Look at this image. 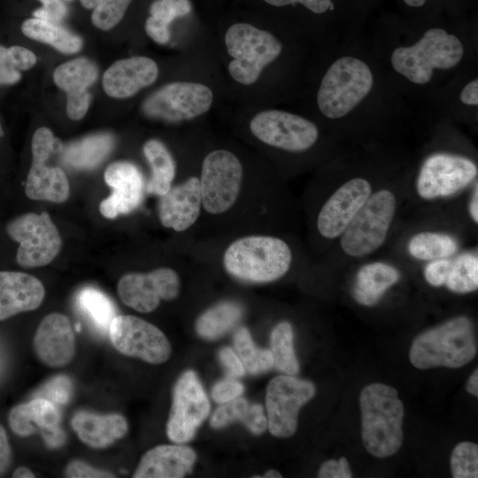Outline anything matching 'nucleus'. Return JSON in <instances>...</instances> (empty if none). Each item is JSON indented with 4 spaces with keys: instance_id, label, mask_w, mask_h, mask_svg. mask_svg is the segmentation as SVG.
<instances>
[{
    "instance_id": "052dcab7",
    "label": "nucleus",
    "mask_w": 478,
    "mask_h": 478,
    "mask_svg": "<svg viewBox=\"0 0 478 478\" xmlns=\"http://www.w3.org/2000/svg\"><path fill=\"white\" fill-rule=\"evenodd\" d=\"M466 390L468 393L477 397L478 396V370L475 369L470 375L467 383Z\"/></svg>"
},
{
    "instance_id": "69168bd1",
    "label": "nucleus",
    "mask_w": 478,
    "mask_h": 478,
    "mask_svg": "<svg viewBox=\"0 0 478 478\" xmlns=\"http://www.w3.org/2000/svg\"><path fill=\"white\" fill-rule=\"evenodd\" d=\"M427 0H404V2L412 7H420L422 6Z\"/></svg>"
},
{
    "instance_id": "49530a36",
    "label": "nucleus",
    "mask_w": 478,
    "mask_h": 478,
    "mask_svg": "<svg viewBox=\"0 0 478 478\" xmlns=\"http://www.w3.org/2000/svg\"><path fill=\"white\" fill-rule=\"evenodd\" d=\"M65 476L68 478H109L115 477L110 472L97 469L82 460L71 461L66 467Z\"/></svg>"
},
{
    "instance_id": "20e7f679",
    "label": "nucleus",
    "mask_w": 478,
    "mask_h": 478,
    "mask_svg": "<svg viewBox=\"0 0 478 478\" xmlns=\"http://www.w3.org/2000/svg\"><path fill=\"white\" fill-rule=\"evenodd\" d=\"M461 41L442 28H430L413 45L398 47L391 54L396 72L415 84H426L434 69H451L462 59Z\"/></svg>"
},
{
    "instance_id": "de8ad7c7",
    "label": "nucleus",
    "mask_w": 478,
    "mask_h": 478,
    "mask_svg": "<svg viewBox=\"0 0 478 478\" xmlns=\"http://www.w3.org/2000/svg\"><path fill=\"white\" fill-rule=\"evenodd\" d=\"M42 6L36 9L33 15L35 18L58 23L67 14V7L63 0H39Z\"/></svg>"
},
{
    "instance_id": "a211bd4d",
    "label": "nucleus",
    "mask_w": 478,
    "mask_h": 478,
    "mask_svg": "<svg viewBox=\"0 0 478 478\" xmlns=\"http://www.w3.org/2000/svg\"><path fill=\"white\" fill-rule=\"evenodd\" d=\"M371 193V184L364 178H352L341 185L320 210L317 228L320 235L328 239L340 236Z\"/></svg>"
},
{
    "instance_id": "864d4df0",
    "label": "nucleus",
    "mask_w": 478,
    "mask_h": 478,
    "mask_svg": "<svg viewBox=\"0 0 478 478\" xmlns=\"http://www.w3.org/2000/svg\"><path fill=\"white\" fill-rule=\"evenodd\" d=\"M144 27L146 34L157 43L168 42L170 39L169 26L150 16L146 19Z\"/></svg>"
},
{
    "instance_id": "aec40b11",
    "label": "nucleus",
    "mask_w": 478,
    "mask_h": 478,
    "mask_svg": "<svg viewBox=\"0 0 478 478\" xmlns=\"http://www.w3.org/2000/svg\"><path fill=\"white\" fill-rule=\"evenodd\" d=\"M33 343L38 358L48 366L67 365L75 353V338L69 319L58 312L45 316L36 329Z\"/></svg>"
},
{
    "instance_id": "1a4fd4ad",
    "label": "nucleus",
    "mask_w": 478,
    "mask_h": 478,
    "mask_svg": "<svg viewBox=\"0 0 478 478\" xmlns=\"http://www.w3.org/2000/svg\"><path fill=\"white\" fill-rule=\"evenodd\" d=\"M8 235L19 243L16 259L25 267L43 266L50 263L61 248V238L50 215L25 213L6 227Z\"/></svg>"
},
{
    "instance_id": "4be33fe9",
    "label": "nucleus",
    "mask_w": 478,
    "mask_h": 478,
    "mask_svg": "<svg viewBox=\"0 0 478 478\" xmlns=\"http://www.w3.org/2000/svg\"><path fill=\"white\" fill-rule=\"evenodd\" d=\"M158 74L156 62L146 57H132L113 63L103 75L104 92L114 98L133 96L152 84Z\"/></svg>"
},
{
    "instance_id": "2f4dec72",
    "label": "nucleus",
    "mask_w": 478,
    "mask_h": 478,
    "mask_svg": "<svg viewBox=\"0 0 478 478\" xmlns=\"http://www.w3.org/2000/svg\"><path fill=\"white\" fill-rule=\"evenodd\" d=\"M97 74V67L93 62L78 58L58 66L53 73V81L68 94L88 90L96 81Z\"/></svg>"
},
{
    "instance_id": "09e8293b",
    "label": "nucleus",
    "mask_w": 478,
    "mask_h": 478,
    "mask_svg": "<svg viewBox=\"0 0 478 478\" xmlns=\"http://www.w3.org/2000/svg\"><path fill=\"white\" fill-rule=\"evenodd\" d=\"M20 78L21 73L13 64L8 48L0 45V85L17 83Z\"/></svg>"
},
{
    "instance_id": "37998d69",
    "label": "nucleus",
    "mask_w": 478,
    "mask_h": 478,
    "mask_svg": "<svg viewBox=\"0 0 478 478\" xmlns=\"http://www.w3.org/2000/svg\"><path fill=\"white\" fill-rule=\"evenodd\" d=\"M244 390L243 385L235 378L227 377L218 382L212 388V397L219 404H224L240 397Z\"/></svg>"
},
{
    "instance_id": "6ab92c4d",
    "label": "nucleus",
    "mask_w": 478,
    "mask_h": 478,
    "mask_svg": "<svg viewBox=\"0 0 478 478\" xmlns=\"http://www.w3.org/2000/svg\"><path fill=\"white\" fill-rule=\"evenodd\" d=\"M104 181L112 188V194L100 205L101 214L114 219L136 209L143 197L144 181L141 171L126 161L112 163L104 171Z\"/></svg>"
},
{
    "instance_id": "6e6d98bb",
    "label": "nucleus",
    "mask_w": 478,
    "mask_h": 478,
    "mask_svg": "<svg viewBox=\"0 0 478 478\" xmlns=\"http://www.w3.org/2000/svg\"><path fill=\"white\" fill-rule=\"evenodd\" d=\"M320 478H343L338 460L329 459L325 461L318 473Z\"/></svg>"
},
{
    "instance_id": "bf43d9fd",
    "label": "nucleus",
    "mask_w": 478,
    "mask_h": 478,
    "mask_svg": "<svg viewBox=\"0 0 478 478\" xmlns=\"http://www.w3.org/2000/svg\"><path fill=\"white\" fill-rule=\"evenodd\" d=\"M469 212L472 217V220L474 223H478V189L477 183H475V188L473 192L470 204H469Z\"/></svg>"
},
{
    "instance_id": "2eb2a0df",
    "label": "nucleus",
    "mask_w": 478,
    "mask_h": 478,
    "mask_svg": "<svg viewBox=\"0 0 478 478\" xmlns=\"http://www.w3.org/2000/svg\"><path fill=\"white\" fill-rule=\"evenodd\" d=\"M477 173L476 165L466 157L436 153L422 164L416 190L426 200L449 197L465 189Z\"/></svg>"
},
{
    "instance_id": "7ed1b4c3",
    "label": "nucleus",
    "mask_w": 478,
    "mask_h": 478,
    "mask_svg": "<svg viewBox=\"0 0 478 478\" xmlns=\"http://www.w3.org/2000/svg\"><path fill=\"white\" fill-rule=\"evenodd\" d=\"M475 354L473 324L468 318L459 316L419 335L411 345L409 358L419 369L458 368Z\"/></svg>"
},
{
    "instance_id": "393cba45",
    "label": "nucleus",
    "mask_w": 478,
    "mask_h": 478,
    "mask_svg": "<svg viewBox=\"0 0 478 478\" xmlns=\"http://www.w3.org/2000/svg\"><path fill=\"white\" fill-rule=\"evenodd\" d=\"M72 427L79 438L93 448H105L127 432V422L120 414H97L81 411L72 419Z\"/></svg>"
},
{
    "instance_id": "4468645a",
    "label": "nucleus",
    "mask_w": 478,
    "mask_h": 478,
    "mask_svg": "<svg viewBox=\"0 0 478 478\" xmlns=\"http://www.w3.org/2000/svg\"><path fill=\"white\" fill-rule=\"evenodd\" d=\"M250 129L260 142L292 152L307 150L319 137V130L314 123L280 110H266L257 113L250 122Z\"/></svg>"
},
{
    "instance_id": "412c9836",
    "label": "nucleus",
    "mask_w": 478,
    "mask_h": 478,
    "mask_svg": "<svg viewBox=\"0 0 478 478\" xmlns=\"http://www.w3.org/2000/svg\"><path fill=\"white\" fill-rule=\"evenodd\" d=\"M201 207L200 181L192 176L160 197L158 218L164 227L182 232L197 220Z\"/></svg>"
},
{
    "instance_id": "79ce46f5",
    "label": "nucleus",
    "mask_w": 478,
    "mask_h": 478,
    "mask_svg": "<svg viewBox=\"0 0 478 478\" xmlns=\"http://www.w3.org/2000/svg\"><path fill=\"white\" fill-rule=\"evenodd\" d=\"M73 385L65 375L57 376L48 382L41 389L39 397H43L57 405L66 404L72 395Z\"/></svg>"
},
{
    "instance_id": "58836bf2",
    "label": "nucleus",
    "mask_w": 478,
    "mask_h": 478,
    "mask_svg": "<svg viewBox=\"0 0 478 478\" xmlns=\"http://www.w3.org/2000/svg\"><path fill=\"white\" fill-rule=\"evenodd\" d=\"M451 469L454 478H477V444L471 442L457 444L451 455Z\"/></svg>"
},
{
    "instance_id": "e2e57ef3",
    "label": "nucleus",
    "mask_w": 478,
    "mask_h": 478,
    "mask_svg": "<svg viewBox=\"0 0 478 478\" xmlns=\"http://www.w3.org/2000/svg\"><path fill=\"white\" fill-rule=\"evenodd\" d=\"M338 462H339L340 467L342 469L343 478H351V477H352V474H351V468H350L347 459L344 458V457H342V458H340L338 459Z\"/></svg>"
},
{
    "instance_id": "39448f33",
    "label": "nucleus",
    "mask_w": 478,
    "mask_h": 478,
    "mask_svg": "<svg viewBox=\"0 0 478 478\" xmlns=\"http://www.w3.org/2000/svg\"><path fill=\"white\" fill-rule=\"evenodd\" d=\"M374 76L369 66L353 57L335 60L324 74L317 104L329 119H340L352 111L371 91Z\"/></svg>"
},
{
    "instance_id": "dca6fc26",
    "label": "nucleus",
    "mask_w": 478,
    "mask_h": 478,
    "mask_svg": "<svg viewBox=\"0 0 478 478\" xmlns=\"http://www.w3.org/2000/svg\"><path fill=\"white\" fill-rule=\"evenodd\" d=\"M55 147L56 139L50 129L45 127L36 129L32 138V164L25 186V193L30 199L62 203L68 198L69 182L65 172L46 165Z\"/></svg>"
},
{
    "instance_id": "4c0bfd02",
    "label": "nucleus",
    "mask_w": 478,
    "mask_h": 478,
    "mask_svg": "<svg viewBox=\"0 0 478 478\" xmlns=\"http://www.w3.org/2000/svg\"><path fill=\"white\" fill-rule=\"evenodd\" d=\"M447 288L455 293H469L478 288V258L474 253H463L451 261L445 281Z\"/></svg>"
},
{
    "instance_id": "f03ea898",
    "label": "nucleus",
    "mask_w": 478,
    "mask_h": 478,
    "mask_svg": "<svg viewBox=\"0 0 478 478\" xmlns=\"http://www.w3.org/2000/svg\"><path fill=\"white\" fill-rule=\"evenodd\" d=\"M292 252L282 239L248 235L234 241L225 251L223 265L233 277L252 283H266L282 277L289 269Z\"/></svg>"
},
{
    "instance_id": "c85d7f7f",
    "label": "nucleus",
    "mask_w": 478,
    "mask_h": 478,
    "mask_svg": "<svg viewBox=\"0 0 478 478\" xmlns=\"http://www.w3.org/2000/svg\"><path fill=\"white\" fill-rule=\"evenodd\" d=\"M235 421H241L256 435L264 433L267 428L266 415L263 406L258 404H250L245 398L240 397L221 404L212 416L211 426L214 428H221Z\"/></svg>"
},
{
    "instance_id": "c9c22d12",
    "label": "nucleus",
    "mask_w": 478,
    "mask_h": 478,
    "mask_svg": "<svg viewBox=\"0 0 478 478\" xmlns=\"http://www.w3.org/2000/svg\"><path fill=\"white\" fill-rule=\"evenodd\" d=\"M235 352L250 374H257L274 366V359L269 350L258 348L245 328H240L234 335Z\"/></svg>"
},
{
    "instance_id": "9d476101",
    "label": "nucleus",
    "mask_w": 478,
    "mask_h": 478,
    "mask_svg": "<svg viewBox=\"0 0 478 478\" xmlns=\"http://www.w3.org/2000/svg\"><path fill=\"white\" fill-rule=\"evenodd\" d=\"M212 99V91L206 85L176 81L151 94L143 102L142 110L148 117L178 122L203 115L211 108Z\"/></svg>"
},
{
    "instance_id": "a18cd8bd",
    "label": "nucleus",
    "mask_w": 478,
    "mask_h": 478,
    "mask_svg": "<svg viewBox=\"0 0 478 478\" xmlns=\"http://www.w3.org/2000/svg\"><path fill=\"white\" fill-rule=\"evenodd\" d=\"M90 102L89 90L68 93L66 96V113L73 120L82 119L87 113Z\"/></svg>"
},
{
    "instance_id": "13d9d810",
    "label": "nucleus",
    "mask_w": 478,
    "mask_h": 478,
    "mask_svg": "<svg viewBox=\"0 0 478 478\" xmlns=\"http://www.w3.org/2000/svg\"><path fill=\"white\" fill-rule=\"evenodd\" d=\"M45 444L50 448H58L62 446L66 440L64 430L58 427L42 435Z\"/></svg>"
},
{
    "instance_id": "473e14b6",
    "label": "nucleus",
    "mask_w": 478,
    "mask_h": 478,
    "mask_svg": "<svg viewBox=\"0 0 478 478\" xmlns=\"http://www.w3.org/2000/svg\"><path fill=\"white\" fill-rule=\"evenodd\" d=\"M243 310L233 302H223L204 312L197 321V334L205 339H216L231 329L241 319Z\"/></svg>"
},
{
    "instance_id": "6e6552de",
    "label": "nucleus",
    "mask_w": 478,
    "mask_h": 478,
    "mask_svg": "<svg viewBox=\"0 0 478 478\" xmlns=\"http://www.w3.org/2000/svg\"><path fill=\"white\" fill-rule=\"evenodd\" d=\"M243 176L242 163L231 151L215 150L207 154L199 178L204 209L212 215L228 211L238 198Z\"/></svg>"
},
{
    "instance_id": "f8f14e48",
    "label": "nucleus",
    "mask_w": 478,
    "mask_h": 478,
    "mask_svg": "<svg viewBox=\"0 0 478 478\" xmlns=\"http://www.w3.org/2000/svg\"><path fill=\"white\" fill-rule=\"evenodd\" d=\"M208 397L195 372L188 370L177 380L173 391L166 435L176 443L190 441L210 413Z\"/></svg>"
},
{
    "instance_id": "f3484780",
    "label": "nucleus",
    "mask_w": 478,
    "mask_h": 478,
    "mask_svg": "<svg viewBox=\"0 0 478 478\" xmlns=\"http://www.w3.org/2000/svg\"><path fill=\"white\" fill-rule=\"evenodd\" d=\"M181 281L172 268L160 267L149 273H129L123 275L117 286L124 305L140 312H150L160 300H173L179 295Z\"/></svg>"
},
{
    "instance_id": "8fccbe9b",
    "label": "nucleus",
    "mask_w": 478,
    "mask_h": 478,
    "mask_svg": "<svg viewBox=\"0 0 478 478\" xmlns=\"http://www.w3.org/2000/svg\"><path fill=\"white\" fill-rule=\"evenodd\" d=\"M219 358L226 369L228 377L239 378L245 373V368L235 351L229 347L222 348L219 352Z\"/></svg>"
},
{
    "instance_id": "a19ab883",
    "label": "nucleus",
    "mask_w": 478,
    "mask_h": 478,
    "mask_svg": "<svg viewBox=\"0 0 478 478\" xmlns=\"http://www.w3.org/2000/svg\"><path fill=\"white\" fill-rule=\"evenodd\" d=\"M190 12L189 0H155L150 7V16L167 26L173 19L186 16Z\"/></svg>"
},
{
    "instance_id": "5701e85b",
    "label": "nucleus",
    "mask_w": 478,
    "mask_h": 478,
    "mask_svg": "<svg viewBox=\"0 0 478 478\" xmlns=\"http://www.w3.org/2000/svg\"><path fill=\"white\" fill-rule=\"evenodd\" d=\"M44 296V287L36 277L22 272L1 271L0 320L35 310Z\"/></svg>"
},
{
    "instance_id": "c756f323",
    "label": "nucleus",
    "mask_w": 478,
    "mask_h": 478,
    "mask_svg": "<svg viewBox=\"0 0 478 478\" xmlns=\"http://www.w3.org/2000/svg\"><path fill=\"white\" fill-rule=\"evenodd\" d=\"M143 150L151 169L146 191L161 197L172 187L175 176L174 160L166 147L156 139L147 141Z\"/></svg>"
},
{
    "instance_id": "e433bc0d",
    "label": "nucleus",
    "mask_w": 478,
    "mask_h": 478,
    "mask_svg": "<svg viewBox=\"0 0 478 478\" xmlns=\"http://www.w3.org/2000/svg\"><path fill=\"white\" fill-rule=\"evenodd\" d=\"M78 302L93 324L101 330L109 329L116 311L113 303L105 294L94 288H85L80 292Z\"/></svg>"
},
{
    "instance_id": "603ef678",
    "label": "nucleus",
    "mask_w": 478,
    "mask_h": 478,
    "mask_svg": "<svg viewBox=\"0 0 478 478\" xmlns=\"http://www.w3.org/2000/svg\"><path fill=\"white\" fill-rule=\"evenodd\" d=\"M8 50L13 64L19 71L27 70L36 63L35 53L25 47L14 45L8 48Z\"/></svg>"
},
{
    "instance_id": "72a5a7b5",
    "label": "nucleus",
    "mask_w": 478,
    "mask_h": 478,
    "mask_svg": "<svg viewBox=\"0 0 478 478\" xmlns=\"http://www.w3.org/2000/svg\"><path fill=\"white\" fill-rule=\"evenodd\" d=\"M459 249L455 238L436 232H420L413 235L408 243L411 256L420 260L448 258Z\"/></svg>"
},
{
    "instance_id": "5fc2aeb1",
    "label": "nucleus",
    "mask_w": 478,
    "mask_h": 478,
    "mask_svg": "<svg viewBox=\"0 0 478 478\" xmlns=\"http://www.w3.org/2000/svg\"><path fill=\"white\" fill-rule=\"evenodd\" d=\"M11 462V448L4 428L0 425V474L9 466Z\"/></svg>"
},
{
    "instance_id": "ea45409f",
    "label": "nucleus",
    "mask_w": 478,
    "mask_h": 478,
    "mask_svg": "<svg viewBox=\"0 0 478 478\" xmlns=\"http://www.w3.org/2000/svg\"><path fill=\"white\" fill-rule=\"evenodd\" d=\"M132 0H99L91 15L93 25L109 30L122 19Z\"/></svg>"
},
{
    "instance_id": "4d7b16f0",
    "label": "nucleus",
    "mask_w": 478,
    "mask_h": 478,
    "mask_svg": "<svg viewBox=\"0 0 478 478\" xmlns=\"http://www.w3.org/2000/svg\"><path fill=\"white\" fill-rule=\"evenodd\" d=\"M460 100L467 105L478 104V81L474 79L467 83L460 93Z\"/></svg>"
},
{
    "instance_id": "0eeeda50",
    "label": "nucleus",
    "mask_w": 478,
    "mask_h": 478,
    "mask_svg": "<svg viewBox=\"0 0 478 478\" xmlns=\"http://www.w3.org/2000/svg\"><path fill=\"white\" fill-rule=\"evenodd\" d=\"M397 209L395 194L387 189L371 193L341 235L343 252L352 258L369 255L385 242Z\"/></svg>"
},
{
    "instance_id": "a878e982",
    "label": "nucleus",
    "mask_w": 478,
    "mask_h": 478,
    "mask_svg": "<svg viewBox=\"0 0 478 478\" xmlns=\"http://www.w3.org/2000/svg\"><path fill=\"white\" fill-rule=\"evenodd\" d=\"M9 425L19 436L40 430L41 435L60 427L61 416L56 404L43 397L14 406L9 413Z\"/></svg>"
},
{
    "instance_id": "b1692460",
    "label": "nucleus",
    "mask_w": 478,
    "mask_h": 478,
    "mask_svg": "<svg viewBox=\"0 0 478 478\" xmlns=\"http://www.w3.org/2000/svg\"><path fill=\"white\" fill-rule=\"evenodd\" d=\"M196 452L181 444L158 445L141 459L134 478H181L196 462Z\"/></svg>"
},
{
    "instance_id": "774afa93",
    "label": "nucleus",
    "mask_w": 478,
    "mask_h": 478,
    "mask_svg": "<svg viewBox=\"0 0 478 478\" xmlns=\"http://www.w3.org/2000/svg\"><path fill=\"white\" fill-rule=\"evenodd\" d=\"M4 135V131L0 124V137Z\"/></svg>"
},
{
    "instance_id": "0e129e2a",
    "label": "nucleus",
    "mask_w": 478,
    "mask_h": 478,
    "mask_svg": "<svg viewBox=\"0 0 478 478\" xmlns=\"http://www.w3.org/2000/svg\"><path fill=\"white\" fill-rule=\"evenodd\" d=\"M65 1H73V0H65ZM82 6L86 9H92L94 8L99 0H80Z\"/></svg>"
},
{
    "instance_id": "cd10ccee",
    "label": "nucleus",
    "mask_w": 478,
    "mask_h": 478,
    "mask_svg": "<svg viewBox=\"0 0 478 478\" xmlns=\"http://www.w3.org/2000/svg\"><path fill=\"white\" fill-rule=\"evenodd\" d=\"M114 139L110 134L101 133L73 142L62 149V159L75 169H92L111 152Z\"/></svg>"
},
{
    "instance_id": "bb28decb",
    "label": "nucleus",
    "mask_w": 478,
    "mask_h": 478,
    "mask_svg": "<svg viewBox=\"0 0 478 478\" xmlns=\"http://www.w3.org/2000/svg\"><path fill=\"white\" fill-rule=\"evenodd\" d=\"M399 277V272L391 265L383 262L366 264L357 274L354 298L360 305H374Z\"/></svg>"
},
{
    "instance_id": "f704fd0d",
    "label": "nucleus",
    "mask_w": 478,
    "mask_h": 478,
    "mask_svg": "<svg viewBox=\"0 0 478 478\" xmlns=\"http://www.w3.org/2000/svg\"><path fill=\"white\" fill-rule=\"evenodd\" d=\"M274 366L284 374L296 375L299 364L293 346V330L290 323L281 321L272 330L270 336Z\"/></svg>"
},
{
    "instance_id": "680f3d73",
    "label": "nucleus",
    "mask_w": 478,
    "mask_h": 478,
    "mask_svg": "<svg viewBox=\"0 0 478 478\" xmlns=\"http://www.w3.org/2000/svg\"><path fill=\"white\" fill-rule=\"evenodd\" d=\"M13 478H34L35 477L33 472L25 466L18 467L12 474Z\"/></svg>"
},
{
    "instance_id": "c03bdc74",
    "label": "nucleus",
    "mask_w": 478,
    "mask_h": 478,
    "mask_svg": "<svg viewBox=\"0 0 478 478\" xmlns=\"http://www.w3.org/2000/svg\"><path fill=\"white\" fill-rule=\"evenodd\" d=\"M451 266V260L449 258L430 260L424 269L425 280L434 287L444 285Z\"/></svg>"
},
{
    "instance_id": "7c9ffc66",
    "label": "nucleus",
    "mask_w": 478,
    "mask_h": 478,
    "mask_svg": "<svg viewBox=\"0 0 478 478\" xmlns=\"http://www.w3.org/2000/svg\"><path fill=\"white\" fill-rule=\"evenodd\" d=\"M21 31L28 38L50 44L66 54L78 52L82 47L81 38L58 23L31 18L22 23Z\"/></svg>"
},
{
    "instance_id": "9b49d317",
    "label": "nucleus",
    "mask_w": 478,
    "mask_h": 478,
    "mask_svg": "<svg viewBox=\"0 0 478 478\" xmlns=\"http://www.w3.org/2000/svg\"><path fill=\"white\" fill-rule=\"evenodd\" d=\"M314 394L315 387L311 382L288 374L273 378L266 393L269 432L281 438L293 436L300 409Z\"/></svg>"
},
{
    "instance_id": "ddd939ff",
    "label": "nucleus",
    "mask_w": 478,
    "mask_h": 478,
    "mask_svg": "<svg viewBox=\"0 0 478 478\" xmlns=\"http://www.w3.org/2000/svg\"><path fill=\"white\" fill-rule=\"evenodd\" d=\"M108 330L112 343L124 355L150 364L164 363L171 355V344L165 334L141 318L116 315Z\"/></svg>"
},
{
    "instance_id": "f257e3e1",
    "label": "nucleus",
    "mask_w": 478,
    "mask_h": 478,
    "mask_svg": "<svg viewBox=\"0 0 478 478\" xmlns=\"http://www.w3.org/2000/svg\"><path fill=\"white\" fill-rule=\"evenodd\" d=\"M361 436L376 458L395 454L402 445L404 405L396 389L383 383L366 386L359 396Z\"/></svg>"
},
{
    "instance_id": "423d86ee",
    "label": "nucleus",
    "mask_w": 478,
    "mask_h": 478,
    "mask_svg": "<svg viewBox=\"0 0 478 478\" xmlns=\"http://www.w3.org/2000/svg\"><path fill=\"white\" fill-rule=\"evenodd\" d=\"M225 43L233 58L232 78L243 85L255 83L263 69L281 53L282 44L273 34L248 23H235L226 32Z\"/></svg>"
},
{
    "instance_id": "338daca9",
    "label": "nucleus",
    "mask_w": 478,
    "mask_h": 478,
    "mask_svg": "<svg viewBox=\"0 0 478 478\" xmlns=\"http://www.w3.org/2000/svg\"><path fill=\"white\" fill-rule=\"evenodd\" d=\"M281 476L282 475L281 474V473H279L278 471L274 469L268 470L267 472H266L264 475V477H267V478H280Z\"/></svg>"
},
{
    "instance_id": "3c124183",
    "label": "nucleus",
    "mask_w": 478,
    "mask_h": 478,
    "mask_svg": "<svg viewBox=\"0 0 478 478\" xmlns=\"http://www.w3.org/2000/svg\"><path fill=\"white\" fill-rule=\"evenodd\" d=\"M274 6H285L295 4H301L314 13H323L328 9H332L331 0H263Z\"/></svg>"
}]
</instances>
